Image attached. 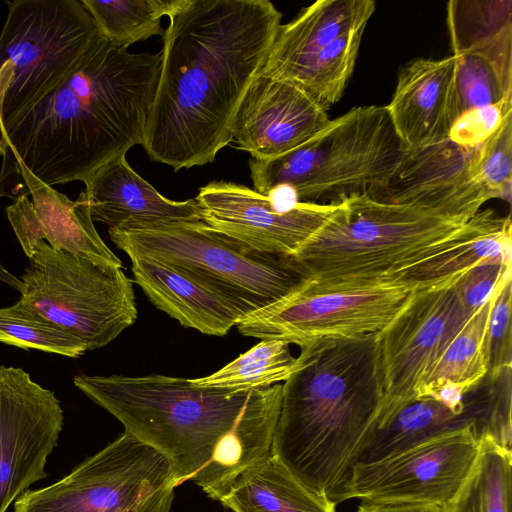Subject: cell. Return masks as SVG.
I'll list each match as a JSON object with an SVG mask.
<instances>
[{
    "label": "cell",
    "mask_w": 512,
    "mask_h": 512,
    "mask_svg": "<svg viewBox=\"0 0 512 512\" xmlns=\"http://www.w3.org/2000/svg\"><path fill=\"white\" fill-rule=\"evenodd\" d=\"M168 19L142 146L178 171L213 162L232 142L234 113L282 14L269 0H179Z\"/></svg>",
    "instance_id": "6da1fadb"
},
{
    "label": "cell",
    "mask_w": 512,
    "mask_h": 512,
    "mask_svg": "<svg viewBox=\"0 0 512 512\" xmlns=\"http://www.w3.org/2000/svg\"><path fill=\"white\" fill-rule=\"evenodd\" d=\"M73 382L126 432L162 453L178 484L192 481L214 500L243 470L271 455L280 383L227 390L161 374H80Z\"/></svg>",
    "instance_id": "7a4b0ae2"
},
{
    "label": "cell",
    "mask_w": 512,
    "mask_h": 512,
    "mask_svg": "<svg viewBox=\"0 0 512 512\" xmlns=\"http://www.w3.org/2000/svg\"><path fill=\"white\" fill-rule=\"evenodd\" d=\"M160 69L161 52L131 53L99 35L67 77L1 129L0 191L15 165L49 186L83 182L142 145Z\"/></svg>",
    "instance_id": "3957f363"
},
{
    "label": "cell",
    "mask_w": 512,
    "mask_h": 512,
    "mask_svg": "<svg viewBox=\"0 0 512 512\" xmlns=\"http://www.w3.org/2000/svg\"><path fill=\"white\" fill-rule=\"evenodd\" d=\"M375 335L303 349V367L282 384L271 456L326 495L341 481L381 406Z\"/></svg>",
    "instance_id": "277c9868"
},
{
    "label": "cell",
    "mask_w": 512,
    "mask_h": 512,
    "mask_svg": "<svg viewBox=\"0 0 512 512\" xmlns=\"http://www.w3.org/2000/svg\"><path fill=\"white\" fill-rule=\"evenodd\" d=\"M408 150L386 106H357L330 120L300 146L279 156L250 159L254 190L267 196L291 188L301 203L333 205L374 198L392 180Z\"/></svg>",
    "instance_id": "5b68a950"
},
{
    "label": "cell",
    "mask_w": 512,
    "mask_h": 512,
    "mask_svg": "<svg viewBox=\"0 0 512 512\" xmlns=\"http://www.w3.org/2000/svg\"><path fill=\"white\" fill-rule=\"evenodd\" d=\"M467 221L367 195L352 197L291 257L307 278L318 281L379 278L434 252Z\"/></svg>",
    "instance_id": "8992f818"
},
{
    "label": "cell",
    "mask_w": 512,
    "mask_h": 512,
    "mask_svg": "<svg viewBox=\"0 0 512 512\" xmlns=\"http://www.w3.org/2000/svg\"><path fill=\"white\" fill-rule=\"evenodd\" d=\"M128 257L162 263L191 278L242 319L284 297L307 277L291 256L258 252L203 221L108 230Z\"/></svg>",
    "instance_id": "52a82bcc"
},
{
    "label": "cell",
    "mask_w": 512,
    "mask_h": 512,
    "mask_svg": "<svg viewBox=\"0 0 512 512\" xmlns=\"http://www.w3.org/2000/svg\"><path fill=\"white\" fill-rule=\"evenodd\" d=\"M0 33L1 129L75 68L99 36L81 0H15Z\"/></svg>",
    "instance_id": "ba28073f"
},
{
    "label": "cell",
    "mask_w": 512,
    "mask_h": 512,
    "mask_svg": "<svg viewBox=\"0 0 512 512\" xmlns=\"http://www.w3.org/2000/svg\"><path fill=\"white\" fill-rule=\"evenodd\" d=\"M417 286L398 276L347 281L306 278L294 290L237 324L240 334L282 340L301 349L377 334Z\"/></svg>",
    "instance_id": "9c48e42d"
},
{
    "label": "cell",
    "mask_w": 512,
    "mask_h": 512,
    "mask_svg": "<svg viewBox=\"0 0 512 512\" xmlns=\"http://www.w3.org/2000/svg\"><path fill=\"white\" fill-rule=\"evenodd\" d=\"M29 259L16 304L75 335L87 350L106 346L135 323L134 281L122 267L54 250L44 241Z\"/></svg>",
    "instance_id": "30bf717a"
},
{
    "label": "cell",
    "mask_w": 512,
    "mask_h": 512,
    "mask_svg": "<svg viewBox=\"0 0 512 512\" xmlns=\"http://www.w3.org/2000/svg\"><path fill=\"white\" fill-rule=\"evenodd\" d=\"M178 485L170 461L124 431L66 477L24 492L14 512H170Z\"/></svg>",
    "instance_id": "8fae6325"
},
{
    "label": "cell",
    "mask_w": 512,
    "mask_h": 512,
    "mask_svg": "<svg viewBox=\"0 0 512 512\" xmlns=\"http://www.w3.org/2000/svg\"><path fill=\"white\" fill-rule=\"evenodd\" d=\"M479 451L473 427L450 431L382 460L352 466L327 497L336 504L361 499L446 508L473 470Z\"/></svg>",
    "instance_id": "7c38bea8"
},
{
    "label": "cell",
    "mask_w": 512,
    "mask_h": 512,
    "mask_svg": "<svg viewBox=\"0 0 512 512\" xmlns=\"http://www.w3.org/2000/svg\"><path fill=\"white\" fill-rule=\"evenodd\" d=\"M472 314L454 285L416 288L401 311L375 335L381 406L374 425L415 399L421 380Z\"/></svg>",
    "instance_id": "4fadbf2b"
},
{
    "label": "cell",
    "mask_w": 512,
    "mask_h": 512,
    "mask_svg": "<svg viewBox=\"0 0 512 512\" xmlns=\"http://www.w3.org/2000/svg\"><path fill=\"white\" fill-rule=\"evenodd\" d=\"M63 421L52 390L21 368L0 365V512L47 477L45 465Z\"/></svg>",
    "instance_id": "5bb4252c"
},
{
    "label": "cell",
    "mask_w": 512,
    "mask_h": 512,
    "mask_svg": "<svg viewBox=\"0 0 512 512\" xmlns=\"http://www.w3.org/2000/svg\"><path fill=\"white\" fill-rule=\"evenodd\" d=\"M195 200L210 227L258 252L282 256L294 255L338 206L300 202L279 212L268 196L228 181L202 186Z\"/></svg>",
    "instance_id": "9a60e30c"
},
{
    "label": "cell",
    "mask_w": 512,
    "mask_h": 512,
    "mask_svg": "<svg viewBox=\"0 0 512 512\" xmlns=\"http://www.w3.org/2000/svg\"><path fill=\"white\" fill-rule=\"evenodd\" d=\"M479 161L480 145L463 147L450 140L408 152L374 199L469 220L484 203L496 198L480 178Z\"/></svg>",
    "instance_id": "2e32d148"
},
{
    "label": "cell",
    "mask_w": 512,
    "mask_h": 512,
    "mask_svg": "<svg viewBox=\"0 0 512 512\" xmlns=\"http://www.w3.org/2000/svg\"><path fill=\"white\" fill-rule=\"evenodd\" d=\"M329 121L327 110L297 85L260 70L234 113L231 137L252 159L265 160L305 143Z\"/></svg>",
    "instance_id": "e0dca14e"
},
{
    "label": "cell",
    "mask_w": 512,
    "mask_h": 512,
    "mask_svg": "<svg viewBox=\"0 0 512 512\" xmlns=\"http://www.w3.org/2000/svg\"><path fill=\"white\" fill-rule=\"evenodd\" d=\"M457 66L453 54L437 60L417 58L399 73L386 109L408 152L448 140L458 117Z\"/></svg>",
    "instance_id": "ac0fdd59"
},
{
    "label": "cell",
    "mask_w": 512,
    "mask_h": 512,
    "mask_svg": "<svg viewBox=\"0 0 512 512\" xmlns=\"http://www.w3.org/2000/svg\"><path fill=\"white\" fill-rule=\"evenodd\" d=\"M83 191L91 218L109 228L126 229L177 221H202L195 199L174 201L161 195L120 155L95 170Z\"/></svg>",
    "instance_id": "d6986e66"
},
{
    "label": "cell",
    "mask_w": 512,
    "mask_h": 512,
    "mask_svg": "<svg viewBox=\"0 0 512 512\" xmlns=\"http://www.w3.org/2000/svg\"><path fill=\"white\" fill-rule=\"evenodd\" d=\"M511 229L509 215L480 210L437 250L392 276L411 281L419 289L454 285L476 265L511 260Z\"/></svg>",
    "instance_id": "ffe728a7"
},
{
    "label": "cell",
    "mask_w": 512,
    "mask_h": 512,
    "mask_svg": "<svg viewBox=\"0 0 512 512\" xmlns=\"http://www.w3.org/2000/svg\"><path fill=\"white\" fill-rule=\"evenodd\" d=\"M376 9L372 0H318L295 19L280 26L261 69L281 78L335 39L366 28Z\"/></svg>",
    "instance_id": "44dd1931"
},
{
    "label": "cell",
    "mask_w": 512,
    "mask_h": 512,
    "mask_svg": "<svg viewBox=\"0 0 512 512\" xmlns=\"http://www.w3.org/2000/svg\"><path fill=\"white\" fill-rule=\"evenodd\" d=\"M136 283L148 300L182 326L224 336L242 316L218 295L157 261L130 257Z\"/></svg>",
    "instance_id": "7402d4cb"
},
{
    "label": "cell",
    "mask_w": 512,
    "mask_h": 512,
    "mask_svg": "<svg viewBox=\"0 0 512 512\" xmlns=\"http://www.w3.org/2000/svg\"><path fill=\"white\" fill-rule=\"evenodd\" d=\"M491 306L492 295L471 315L427 372L416 388L414 399L443 402L457 415L474 421L479 437L477 415L465 398L487 375L485 342Z\"/></svg>",
    "instance_id": "603a6c76"
},
{
    "label": "cell",
    "mask_w": 512,
    "mask_h": 512,
    "mask_svg": "<svg viewBox=\"0 0 512 512\" xmlns=\"http://www.w3.org/2000/svg\"><path fill=\"white\" fill-rule=\"evenodd\" d=\"M12 176L20 177L27 194L31 195L45 240L52 249L98 264L122 267L121 260L96 231L83 191L76 200H70L65 194L37 179L22 165L14 166L9 179Z\"/></svg>",
    "instance_id": "cb8c5ba5"
},
{
    "label": "cell",
    "mask_w": 512,
    "mask_h": 512,
    "mask_svg": "<svg viewBox=\"0 0 512 512\" xmlns=\"http://www.w3.org/2000/svg\"><path fill=\"white\" fill-rule=\"evenodd\" d=\"M219 501L233 512H336L271 455L243 470Z\"/></svg>",
    "instance_id": "d4e9b609"
},
{
    "label": "cell",
    "mask_w": 512,
    "mask_h": 512,
    "mask_svg": "<svg viewBox=\"0 0 512 512\" xmlns=\"http://www.w3.org/2000/svg\"><path fill=\"white\" fill-rule=\"evenodd\" d=\"M468 426L473 427L480 442L474 421L457 415L439 400L416 399L371 428L355 452L349 468L382 460L441 434Z\"/></svg>",
    "instance_id": "484cf974"
},
{
    "label": "cell",
    "mask_w": 512,
    "mask_h": 512,
    "mask_svg": "<svg viewBox=\"0 0 512 512\" xmlns=\"http://www.w3.org/2000/svg\"><path fill=\"white\" fill-rule=\"evenodd\" d=\"M458 56V116L512 99V26Z\"/></svg>",
    "instance_id": "4316f807"
},
{
    "label": "cell",
    "mask_w": 512,
    "mask_h": 512,
    "mask_svg": "<svg viewBox=\"0 0 512 512\" xmlns=\"http://www.w3.org/2000/svg\"><path fill=\"white\" fill-rule=\"evenodd\" d=\"M289 346L282 340H261L216 372L191 380L200 387L227 390H253L284 382L308 358L307 349H301L300 355L293 357Z\"/></svg>",
    "instance_id": "83f0119b"
},
{
    "label": "cell",
    "mask_w": 512,
    "mask_h": 512,
    "mask_svg": "<svg viewBox=\"0 0 512 512\" xmlns=\"http://www.w3.org/2000/svg\"><path fill=\"white\" fill-rule=\"evenodd\" d=\"M364 30L360 28L343 34L277 79L297 85L327 110L341 99L353 74Z\"/></svg>",
    "instance_id": "f1b7e54d"
},
{
    "label": "cell",
    "mask_w": 512,
    "mask_h": 512,
    "mask_svg": "<svg viewBox=\"0 0 512 512\" xmlns=\"http://www.w3.org/2000/svg\"><path fill=\"white\" fill-rule=\"evenodd\" d=\"M179 0H81L102 37L128 49L136 42L160 35L161 20L177 6Z\"/></svg>",
    "instance_id": "f546056e"
},
{
    "label": "cell",
    "mask_w": 512,
    "mask_h": 512,
    "mask_svg": "<svg viewBox=\"0 0 512 512\" xmlns=\"http://www.w3.org/2000/svg\"><path fill=\"white\" fill-rule=\"evenodd\" d=\"M511 467L512 451L481 439L474 468L446 512H509Z\"/></svg>",
    "instance_id": "4dcf8cb0"
},
{
    "label": "cell",
    "mask_w": 512,
    "mask_h": 512,
    "mask_svg": "<svg viewBox=\"0 0 512 512\" xmlns=\"http://www.w3.org/2000/svg\"><path fill=\"white\" fill-rule=\"evenodd\" d=\"M446 10L453 55L462 54L512 26L511 0H451Z\"/></svg>",
    "instance_id": "1f68e13d"
},
{
    "label": "cell",
    "mask_w": 512,
    "mask_h": 512,
    "mask_svg": "<svg viewBox=\"0 0 512 512\" xmlns=\"http://www.w3.org/2000/svg\"><path fill=\"white\" fill-rule=\"evenodd\" d=\"M0 342L70 358H78L88 351L75 335L24 310L16 303L0 308Z\"/></svg>",
    "instance_id": "d6a6232c"
},
{
    "label": "cell",
    "mask_w": 512,
    "mask_h": 512,
    "mask_svg": "<svg viewBox=\"0 0 512 512\" xmlns=\"http://www.w3.org/2000/svg\"><path fill=\"white\" fill-rule=\"evenodd\" d=\"M511 266L503 274L492 292V306L486 331V357L488 371L486 377L496 382L512 366L511 336Z\"/></svg>",
    "instance_id": "836d02e7"
},
{
    "label": "cell",
    "mask_w": 512,
    "mask_h": 512,
    "mask_svg": "<svg viewBox=\"0 0 512 512\" xmlns=\"http://www.w3.org/2000/svg\"><path fill=\"white\" fill-rule=\"evenodd\" d=\"M480 178L495 195L510 201L512 186V111L500 127L480 145Z\"/></svg>",
    "instance_id": "e575fe53"
},
{
    "label": "cell",
    "mask_w": 512,
    "mask_h": 512,
    "mask_svg": "<svg viewBox=\"0 0 512 512\" xmlns=\"http://www.w3.org/2000/svg\"><path fill=\"white\" fill-rule=\"evenodd\" d=\"M510 111L512 99L469 109L453 122L448 140L463 147L479 146L500 127Z\"/></svg>",
    "instance_id": "d590c367"
},
{
    "label": "cell",
    "mask_w": 512,
    "mask_h": 512,
    "mask_svg": "<svg viewBox=\"0 0 512 512\" xmlns=\"http://www.w3.org/2000/svg\"><path fill=\"white\" fill-rule=\"evenodd\" d=\"M511 260L476 265L463 273L454 284L463 305L474 313L491 296Z\"/></svg>",
    "instance_id": "8d00e7d4"
},
{
    "label": "cell",
    "mask_w": 512,
    "mask_h": 512,
    "mask_svg": "<svg viewBox=\"0 0 512 512\" xmlns=\"http://www.w3.org/2000/svg\"><path fill=\"white\" fill-rule=\"evenodd\" d=\"M8 220L24 253L30 258L45 233L28 195L22 194L6 209Z\"/></svg>",
    "instance_id": "74e56055"
},
{
    "label": "cell",
    "mask_w": 512,
    "mask_h": 512,
    "mask_svg": "<svg viewBox=\"0 0 512 512\" xmlns=\"http://www.w3.org/2000/svg\"><path fill=\"white\" fill-rule=\"evenodd\" d=\"M357 512H446V508L428 503L362 502Z\"/></svg>",
    "instance_id": "f35d334b"
},
{
    "label": "cell",
    "mask_w": 512,
    "mask_h": 512,
    "mask_svg": "<svg viewBox=\"0 0 512 512\" xmlns=\"http://www.w3.org/2000/svg\"><path fill=\"white\" fill-rule=\"evenodd\" d=\"M0 280L8 283L13 286L17 290L21 291L22 289V281L21 279L16 278L12 274H10L0 263Z\"/></svg>",
    "instance_id": "ab89813d"
},
{
    "label": "cell",
    "mask_w": 512,
    "mask_h": 512,
    "mask_svg": "<svg viewBox=\"0 0 512 512\" xmlns=\"http://www.w3.org/2000/svg\"><path fill=\"white\" fill-rule=\"evenodd\" d=\"M0 134H1V122H0ZM8 153V145L4 138L0 135V159L2 161L6 158Z\"/></svg>",
    "instance_id": "60d3db41"
}]
</instances>
